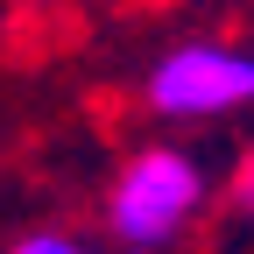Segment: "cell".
<instances>
[{"instance_id": "7a4b0ae2", "label": "cell", "mask_w": 254, "mask_h": 254, "mask_svg": "<svg viewBox=\"0 0 254 254\" xmlns=\"http://www.w3.org/2000/svg\"><path fill=\"white\" fill-rule=\"evenodd\" d=\"M141 99L155 120H226V113L254 106V43H233V36L170 43L148 64Z\"/></svg>"}, {"instance_id": "6da1fadb", "label": "cell", "mask_w": 254, "mask_h": 254, "mask_svg": "<svg viewBox=\"0 0 254 254\" xmlns=\"http://www.w3.org/2000/svg\"><path fill=\"white\" fill-rule=\"evenodd\" d=\"M205 198H212V177H205L198 155L177 148V141H148L106 184V233H113V247L163 254L170 240H184L198 226Z\"/></svg>"}, {"instance_id": "277c9868", "label": "cell", "mask_w": 254, "mask_h": 254, "mask_svg": "<svg viewBox=\"0 0 254 254\" xmlns=\"http://www.w3.org/2000/svg\"><path fill=\"white\" fill-rule=\"evenodd\" d=\"M233 205H240V219L254 226V148L240 155V170H233Z\"/></svg>"}, {"instance_id": "3957f363", "label": "cell", "mask_w": 254, "mask_h": 254, "mask_svg": "<svg viewBox=\"0 0 254 254\" xmlns=\"http://www.w3.org/2000/svg\"><path fill=\"white\" fill-rule=\"evenodd\" d=\"M7 254H106V247H92V240L71 233V226H36V233L7 240Z\"/></svg>"}, {"instance_id": "5b68a950", "label": "cell", "mask_w": 254, "mask_h": 254, "mask_svg": "<svg viewBox=\"0 0 254 254\" xmlns=\"http://www.w3.org/2000/svg\"><path fill=\"white\" fill-rule=\"evenodd\" d=\"M120 254H141V247H120Z\"/></svg>"}]
</instances>
